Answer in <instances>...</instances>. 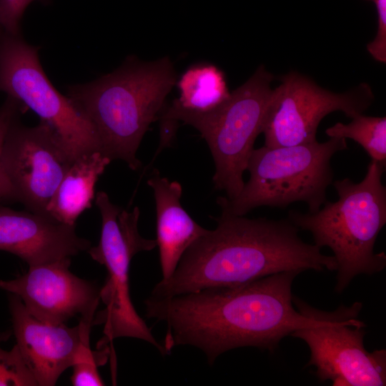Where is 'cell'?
Masks as SVG:
<instances>
[{
    "label": "cell",
    "instance_id": "1",
    "mask_svg": "<svg viewBox=\"0 0 386 386\" xmlns=\"http://www.w3.org/2000/svg\"><path fill=\"white\" fill-rule=\"evenodd\" d=\"M301 272L285 271L171 297H149L144 301L146 317L166 323V355L177 346H192L212 365L222 354L239 347L273 352L295 330L320 322L293 306L292 283Z\"/></svg>",
    "mask_w": 386,
    "mask_h": 386
},
{
    "label": "cell",
    "instance_id": "2",
    "mask_svg": "<svg viewBox=\"0 0 386 386\" xmlns=\"http://www.w3.org/2000/svg\"><path fill=\"white\" fill-rule=\"evenodd\" d=\"M217 223L188 247L172 275L159 281L150 297L233 287L285 271L337 269L334 256L303 241L287 219H249L222 211Z\"/></svg>",
    "mask_w": 386,
    "mask_h": 386
},
{
    "label": "cell",
    "instance_id": "3",
    "mask_svg": "<svg viewBox=\"0 0 386 386\" xmlns=\"http://www.w3.org/2000/svg\"><path fill=\"white\" fill-rule=\"evenodd\" d=\"M176 83L168 56L143 61L129 56L112 72L70 86L67 96L94 127L101 152L137 170L142 165L137 157L142 139L159 119Z\"/></svg>",
    "mask_w": 386,
    "mask_h": 386
},
{
    "label": "cell",
    "instance_id": "4",
    "mask_svg": "<svg viewBox=\"0 0 386 386\" xmlns=\"http://www.w3.org/2000/svg\"><path fill=\"white\" fill-rule=\"evenodd\" d=\"M385 166L370 160L364 178L333 181L338 199L327 200L313 213L290 210L287 219L300 230L308 231L315 244L329 247L337 262L335 290L342 292L359 274H373L386 267V254L375 244L386 224Z\"/></svg>",
    "mask_w": 386,
    "mask_h": 386
},
{
    "label": "cell",
    "instance_id": "5",
    "mask_svg": "<svg viewBox=\"0 0 386 386\" xmlns=\"http://www.w3.org/2000/svg\"><path fill=\"white\" fill-rule=\"evenodd\" d=\"M274 75L264 65L215 109L194 113L165 105L160 113V134L174 137L179 122L192 126L206 141L215 171L214 188L232 199L242 190L254 142L262 132L264 122L274 96Z\"/></svg>",
    "mask_w": 386,
    "mask_h": 386
},
{
    "label": "cell",
    "instance_id": "6",
    "mask_svg": "<svg viewBox=\"0 0 386 386\" xmlns=\"http://www.w3.org/2000/svg\"><path fill=\"white\" fill-rule=\"evenodd\" d=\"M348 148L346 139L330 137L288 147L254 149L247 169L249 178L235 197H218L222 211L243 216L254 208H285L296 202L318 211L327 199L333 182L332 157Z\"/></svg>",
    "mask_w": 386,
    "mask_h": 386
},
{
    "label": "cell",
    "instance_id": "7",
    "mask_svg": "<svg viewBox=\"0 0 386 386\" xmlns=\"http://www.w3.org/2000/svg\"><path fill=\"white\" fill-rule=\"evenodd\" d=\"M95 203L102 217L101 237L98 244L87 251L107 272L105 283L100 288V301L105 307L95 313L92 320V326H104V336L98 342V347L107 346L116 338L134 337L150 343L166 355L162 344L136 312L129 291L132 257L138 252L154 249L157 241L140 235L138 207L131 212L122 209L102 191L96 193Z\"/></svg>",
    "mask_w": 386,
    "mask_h": 386
},
{
    "label": "cell",
    "instance_id": "8",
    "mask_svg": "<svg viewBox=\"0 0 386 386\" xmlns=\"http://www.w3.org/2000/svg\"><path fill=\"white\" fill-rule=\"evenodd\" d=\"M38 50L20 34L0 32V91L36 113L73 161L101 152L94 127L72 101L52 85L41 66Z\"/></svg>",
    "mask_w": 386,
    "mask_h": 386
},
{
    "label": "cell",
    "instance_id": "9",
    "mask_svg": "<svg viewBox=\"0 0 386 386\" xmlns=\"http://www.w3.org/2000/svg\"><path fill=\"white\" fill-rule=\"evenodd\" d=\"M297 310L320 322L291 333L303 340L310 351L307 365L316 367L321 382L333 385L384 386L386 385V350L369 352L364 346L365 325L357 319L361 302L341 305L334 312L316 309L293 297Z\"/></svg>",
    "mask_w": 386,
    "mask_h": 386
},
{
    "label": "cell",
    "instance_id": "10",
    "mask_svg": "<svg viewBox=\"0 0 386 386\" xmlns=\"http://www.w3.org/2000/svg\"><path fill=\"white\" fill-rule=\"evenodd\" d=\"M279 80V85L274 88L262 132L264 146L269 147L315 142L318 126L327 114L340 111L352 119L363 114L375 100L372 88L365 82L337 93L295 71Z\"/></svg>",
    "mask_w": 386,
    "mask_h": 386
},
{
    "label": "cell",
    "instance_id": "11",
    "mask_svg": "<svg viewBox=\"0 0 386 386\" xmlns=\"http://www.w3.org/2000/svg\"><path fill=\"white\" fill-rule=\"evenodd\" d=\"M1 160L15 201L46 216V207L74 162L46 124L29 127L19 119L6 135Z\"/></svg>",
    "mask_w": 386,
    "mask_h": 386
},
{
    "label": "cell",
    "instance_id": "12",
    "mask_svg": "<svg viewBox=\"0 0 386 386\" xmlns=\"http://www.w3.org/2000/svg\"><path fill=\"white\" fill-rule=\"evenodd\" d=\"M71 258L29 266L14 279L1 280L0 288L17 295L36 319L51 325L71 317H94L100 302V288L69 271Z\"/></svg>",
    "mask_w": 386,
    "mask_h": 386
},
{
    "label": "cell",
    "instance_id": "13",
    "mask_svg": "<svg viewBox=\"0 0 386 386\" xmlns=\"http://www.w3.org/2000/svg\"><path fill=\"white\" fill-rule=\"evenodd\" d=\"M9 310L16 345L38 385L53 386L72 367L84 340L89 336L94 317L79 324L51 325L34 317L16 295L9 296Z\"/></svg>",
    "mask_w": 386,
    "mask_h": 386
},
{
    "label": "cell",
    "instance_id": "14",
    "mask_svg": "<svg viewBox=\"0 0 386 386\" xmlns=\"http://www.w3.org/2000/svg\"><path fill=\"white\" fill-rule=\"evenodd\" d=\"M91 247L75 226L46 215L0 206V250L11 253L29 266L71 258Z\"/></svg>",
    "mask_w": 386,
    "mask_h": 386
},
{
    "label": "cell",
    "instance_id": "15",
    "mask_svg": "<svg viewBox=\"0 0 386 386\" xmlns=\"http://www.w3.org/2000/svg\"><path fill=\"white\" fill-rule=\"evenodd\" d=\"M156 203L157 246L162 280L169 278L188 247L208 229L197 224L182 207V187L155 169L147 180Z\"/></svg>",
    "mask_w": 386,
    "mask_h": 386
},
{
    "label": "cell",
    "instance_id": "16",
    "mask_svg": "<svg viewBox=\"0 0 386 386\" xmlns=\"http://www.w3.org/2000/svg\"><path fill=\"white\" fill-rule=\"evenodd\" d=\"M111 159L94 152L75 159L64 174L46 211L48 217L71 226L91 206L95 185Z\"/></svg>",
    "mask_w": 386,
    "mask_h": 386
},
{
    "label": "cell",
    "instance_id": "17",
    "mask_svg": "<svg viewBox=\"0 0 386 386\" xmlns=\"http://www.w3.org/2000/svg\"><path fill=\"white\" fill-rule=\"evenodd\" d=\"M179 96L171 107L194 113L215 109L229 96L224 72L212 64L189 67L177 81Z\"/></svg>",
    "mask_w": 386,
    "mask_h": 386
},
{
    "label": "cell",
    "instance_id": "18",
    "mask_svg": "<svg viewBox=\"0 0 386 386\" xmlns=\"http://www.w3.org/2000/svg\"><path fill=\"white\" fill-rule=\"evenodd\" d=\"M329 137L351 139L368 154L371 160L386 164V117L359 114L348 124L337 122L325 130Z\"/></svg>",
    "mask_w": 386,
    "mask_h": 386
},
{
    "label": "cell",
    "instance_id": "19",
    "mask_svg": "<svg viewBox=\"0 0 386 386\" xmlns=\"http://www.w3.org/2000/svg\"><path fill=\"white\" fill-rule=\"evenodd\" d=\"M110 355L107 346L92 350L89 345V336L82 342L72 365L71 382L74 386H102L104 383L99 374L98 367L104 365Z\"/></svg>",
    "mask_w": 386,
    "mask_h": 386
},
{
    "label": "cell",
    "instance_id": "20",
    "mask_svg": "<svg viewBox=\"0 0 386 386\" xmlns=\"http://www.w3.org/2000/svg\"><path fill=\"white\" fill-rule=\"evenodd\" d=\"M10 331L0 332V342L6 341ZM37 382L16 345L6 351L0 347V386H34Z\"/></svg>",
    "mask_w": 386,
    "mask_h": 386
},
{
    "label": "cell",
    "instance_id": "21",
    "mask_svg": "<svg viewBox=\"0 0 386 386\" xmlns=\"http://www.w3.org/2000/svg\"><path fill=\"white\" fill-rule=\"evenodd\" d=\"M27 109L16 99L7 96L0 107V203L15 201L11 185L4 169L1 152L6 135L11 126Z\"/></svg>",
    "mask_w": 386,
    "mask_h": 386
},
{
    "label": "cell",
    "instance_id": "22",
    "mask_svg": "<svg viewBox=\"0 0 386 386\" xmlns=\"http://www.w3.org/2000/svg\"><path fill=\"white\" fill-rule=\"evenodd\" d=\"M34 1L37 0H0L1 31L10 34H20L22 16L28 6Z\"/></svg>",
    "mask_w": 386,
    "mask_h": 386
},
{
    "label": "cell",
    "instance_id": "23",
    "mask_svg": "<svg viewBox=\"0 0 386 386\" xmlns=\"http://www.w3.org/2000/svg\"><path fill=\"white\" fill-rule=\"evenodd\" d=\"M372 1L377 14V29L375 38L384 40L386 38V0H367Z\"/></svg>",
    "mask_w": 386,
    "mask_h": 386
},
{
    "label": "cell",
    "instance_id": "24",
    "mask_svg": "<svg viewBox=\"0 0 386 386\" xmlns=\"http://www.w3.org/2000/svg\"><path fill=\"white\" fill-rule=\"evenodd\" d=\"M1 28H0V32H1Z\"/></svg>",
    "mask_w": 386,
    "mask_h": 386
}]
</instances>
